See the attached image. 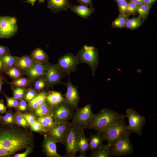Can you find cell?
I'll list each match as a JSON object with an SVG mask.
<instances>
[{
	"label": "cell",
	"instance_id": "6da1fadb",
	"mask_svg": "<svg viewBox=\"0 0 157 157\" xmlns=\"http://www.w3.org/2000/svg\"><path fill=\"white\" fill-rule=\"evenodd\" d=\"M32 134L19 127L0 124V157L11 156L33 144Z\"/></svg>",
	"mask_w": 157,
	"mask_h": 157
},
{
	"label": "cell",
	"instance_id": "7a4b0ae2",
	"mask_svg": "<svg viewBox=\"0 0 157 157\" xmlns=\"http://www.w3.org/2000/svg\"><path fill=\"white\" fill-rule=\"evenodd\" d=\"M124 116L109 108H104L97 114H93L87 128L101 132L108 126L125 118Z\"/></svg>",
	"mask_w": 157,
	"mask_h": 157
},
{
	"label": "cell",
	"instance_id": "3957f363",
	"mask_svg": "<svg viewBox=\"0 0 157 157\" xmlns=\"http://www.w3.org/2000/svg\"><path fill=\"white\" fill-rule=\"evenodd\" d=\"M124 118H122L110 125L101 132L105 140L111 147L129 131L128 129Z\"/></svg>",
	"mask_w": 157,
	"mask_h": 157
},
{
	"label": "cell",
	"instance_id": "277c9868",
	"mask_svg": "<svg viewBox=\"0 0 157 157\" xmlns=\"http://www.w3.org/2000/svg\"><path fill=\"white\" fill-rule=\"evenodd\" d=\"M76 56L78 64L84 63L90 66L92 75L94 76L99 63L97 49L93 46L85 45L78 51Z\"/></svg>",
	"mask_w": 157,
	"mask_h": 157
},
{
	"label": "cell",
	"instance_id": "5b68a950",
	"mask_svg": "<svg viewBox=\"0 0 157 157\" xmlns=\"http://www.w3.org/2000/svg\"><path fill=\"white\" fill-rule=\"evenodd\" d=\"M84 133V129L72 124L69 129L65 145L66 147L65 157H75L78 151V144L79 139Z\"/></svg>",
	"mask_w": 157,
	"mask_h": 157
},
{
	"label": "cell",
	"instance_id": "8992f818",
	"mask_svg": "<svg viewBox=\"0 0 157 157\" xmlns=\"http://www.w3.org/2000/svg\"><path fill=\"white\" fill-rule=\"evenodd\" d=\"M125 118H128L129 124L127 126L129 130L141 136L143 127L146 123V118L132 108L126 109Z\"/></svg>",
	"mask_w": 157,
	"mask_h": 157
},
{
	"label": "cell",
	"instance_id": "52a82bcc",
	"mask_svg": "<svg viewBox=\"0 0 157 157\" xmlns=\"http://www.w3.org/2000/svg\"><path fill=\"white\" fill-rule=\"evenodd\" d=\"M131 133L129 131L122 138L111 147L110 157H121L134 152V146L129 139Z\"/></svg>",
	"mask_w": 157,
	"mask_h": 157
},
{
	"label": "cell",
	"instance_id": "ba28073f",
	"mask_svg": "<svg viewBox=\"0 0 157 157\" xmlns=\"http://www.w3.org/2000/svg\"><path fill=\"white\" fill-rule=\"evenodd\" d=\"M90 104L80 108H78L74 112L71 123L83 129L87 128L88 125L93 114Z\"/></svg>",
	"mask_w": 157,
	"mask_h": 157
},
{
	"label": "cell",
	"instance_id": "9c48e42d",
	"mask_svg": "<svg viewBox=\"0 0 157 157\" xmlns=\"http://www.w3.org/2000/svg\"><path fill=\"white\" fill-rule=\"evenodd\" d=\"M72 123L68 121L55 123L54 126L49 130L47 135L56 142L65 145L68 132Z\"/></svg>",
	"mask_w": 157,
	"mask_h": 157
},
{
	"label": "cell",
	"instance_id": "30bf717a",
	"mask_svg": "<svg viewBox=\"0 0 157 157\" xmlns=\"http://www.w3.org/2000/svg\"><path fill=\"white\" fill-rule=\"evenodd\" d=\"M18 29L15 18L8 16L0 17V38L11 37L17 33Z\"/></svg>",
	"mask_w": 157,
	"mask_h": 157
},
{
	"label": "cell",
	"instance_id": "8fae6325",
	"mask_svg": "<svg viewBox=\"0 0 157 157\" xmlns=\"http://www.w3.org/2000/svg\"><path fill=\"white\" fill-rule=\"evenodd\" d=\"M44 79L46 84L48 86H53L60 82L65 74L57 64H46Z\"/></svg>",
	"mask_w": 157,
	"mask_h": 157
},
{
	"label": "cell",
	"instance_id": "7c38bea8",
	"mask_svg": "<svg viewBox=\"0 0 157 157\" xmlns=\"http://www.w3.org/2000/svg\"><path fill=\"white\" fill-rule=\"evenodd\" d=\"M74 110L65 101L55 106L53 108V113L55 123L68 121L72 119Z\"/></svg>",
	"mask_w": 157,
	"mask_h": 157
},
{
	"label": "cell",
	"instance_id": "4fadbf2b",
	"mask_svg": "<svg viewBox=\"0 0 157 157\" xmlns=\"http://www.w3.org/2000/svg\"><path fill=\"white\" fill-rule=\"evenodd\" d=\"M78 64L76 56L71 53H68L59 58L57 64L65 74H69L76 71Z\"/></svg>",
	"mask_w": 157,
	"mask_h": 157
},
{
	"label": "cell",
	"instance_id": "5bb4252c",
	"mask_svg": "<svg viewBox=\"0 0 157 157\" xmlns=\"http://www.w3.org/2000/svg\"><path fill=\"white\" fill-rule=\"evenodd\" d=\"M67 90L64 94L65 102L74 110H76L80 100V96L76 87L71 82L69 78L68 81L64 84Z\"/></svg>",
	"mask_w": 157,
	"mask_h": 157
},
{
	"label": "cell",
	"instance_id": "9a60e30c",
	"mask_svg": "<svg viewBox=\"0 0 157 157\" xmlns=\"http://www.w3.org/2000/svg\"><path fill=\"white\" fill-rule=\"evenodd\" d=\"M46 64L35 61L32 65L24 71L31 81H32L44 75Z\"/></svg>",
	"mask_w": 157,
	"mask_h": 157
},
{
	"label": "cell",
	"instance_id": "2e32d148",
	"mask_svg": "<svg viewBox=\"0 0 157 157\" xmlns=\"http://www.w3.org/2000/svg\"><path fill=\"white\" fill-rule=\"evenodd\" d=\"M56 142L47 135H44V139L42 144L44 151L47 156L49 157H62L57 152Z\"/></svg>",
	"mask_w": 157,
	"mask_h": 157
},
{
	"label": "cell",
	"instance_id": "e0dca14e",
	"mask_svg": "<svg viewBox=\"0 0 157 157\" xmlns=\"http://www.w3.org/2000/svg\"><path fill=\"white\" fill-rule=\"evenodd\" d=\"M90 149L94 151L101 147L105 140L104 136L101 132H97L95 134H90L88 138Z\"/></svg>",
	"mask_w": 157,
	"mask_h": 157
},
{
	"label": "cell",
	"instance_id": "ac0fdd59",
	"mask_svg": "<svg viewBox=\"0 0 157 157\" xmlns=\"http://www.w3.org/2000/svg\"><path fill=\"white\" fill-rule=\"evenodd\" d=\"M71 5L68 0H48V8L54 13L66 11Z\"/></svg>",
	"mask_w": 157,
	"mask_h": 157
},
{
	"label": "cell",
	"instance_id": "d6986e66",
	"mask_svg": "<svg viewBox=\"0 0 157 157\" xmlns=\"http://www.w3.org/2000/svg\"><path fill=\"white\" fill-rule=\"evenodd\" d=\"M69 8L71 11L76 14L80 17L86 19L94 12V9L91 6L80 4L79 5H71Z\"/></svg>",
	"mask_w": 157,
	"mask_h": 157
},
{
	"label": "cell",
	"instance_id": "ffe728a7",
	"mask_svg": "<svg viewBox=\"0 0 157 157\" xmlns=\"http://www.w3.org/2000/svg\"><path fill=\"white\" fill-rule=\"evenodd\" d=\"M35 61L30 56H24L21 57H16L14 66L19 70L24 72L28 69Z\"/></svg>",
	"mask_w": 157,
	"mask_h": 157
},
{
	"label": "cell",
	"instance_id": "44dd1931",
	"mask_svg": "<svg viewBox=\"0 0 157 157\" xmlns=\"http://www.w3.org/2000/svg\"><path fill=\"white\" fill-rule=\"evenodd\" d=\"M46 100L48 104L53 108L65 101V99L60 93L55 91L50 92L47 94Z\"/></svg>",
	"mask_w": 157,
	"mask_h": 157
},
{
	"label": "cell",
	"instance_id": "7402d4cb",
	"mask_svg": "<svg viewBox=\"0 0 157 157\" xmlns=\"http://www.w3.org/2000/svg\"><path fill=\"white\" fill-rule=\"evenodd\" d=\"M31 57L35 61L44 64L48 60V55L42 49L38 48L31 53Z\"/></svg>",
	"mask_w": 157,
	"mask_h": 157
},
{
	"label": "cell",
	"instance_id": "603a6c76",
	"mask_svg": "<svg viewBox=\"0 0 157 157\" xmlns=\"http://www.w3.org/2000/svg\"><path fill=\"white\" fill-rule=\"evenodd\" d=\"M78 151L80 152V157H86V152L90 149L88 138L85 136L84 133L80 137L78 144Z\"/></svg>",
	"mask_w": 157,
	"mask_h": 157
},
{
	"label": "cell",
	"instance_id": "cb8c5ba5",
	"mask_svg": "<svg viewBox=\"0 0 157 157\" xmlns=\"http://www.w3.org/2000/svg\"><path fill=\"white\" fill-rule=\"evenodd\" d=\"M111 146L108 144L103 145L100 148L94 151L91 152L90 157H109L110 156Z\"/></svg>",
	"mask_w": 157,
	"mask_h": 157
},
{
	"label": "cell",
	"instance_id": "d4e9b609",
	"mask_svg": "<svg viewBox=\"0 0 157 157\" xmlns=\"http://www.w3.org/2000/svg\"><path fill=\"white\" fill-rule=\"evenodd\" d=\"M35 114L39 117H43L48 115H52L53 109L46 102L35 110Z\"/></svg>",
	"mask_w": 157,
	"mask_h": 157
},
{
	"label": "cell",
	"instance_id": "484cf974",
	"mask_svg": "<svg viewBox=\"0 0 157 157\" xmlns=\"http://www.w3.org/2000/svg\"><path fill=\"white\" fill-rule=\"evenodd\" d=\"M16 57L12 56L10 53L0 57L5 68V70L14 66Z\"/></svg>",
	"mask_w": 157,
	"mask_h": 157
},
{
	"label": "cell",
	"instance_id": "4316f807",
	"mask_svg": "<svg viewBox=\"0 0 157 157\" xmlns=\"http://www.w3.org/2000/svg\"><path fill=\"white\" fill-rule=\"evenodd\" d=\"M142 24L141 19L138 17H133L127 20L125 26L127 28L134 29L140 27Z\"/></svg>",
	"mask_w": 157,
	"mask_h": 157
},
{
	"label": "cell",
	"instance_id": "83f0119b",
	"mask_svg": "<svg viewBox=\"0 0 157 157\" xmlns=\"http://www.w3.org/2000/svg\"><path fill=\"white\" fill-rule=\"evenodd\" d=\"M128 19V15L126 13L120 15L113 21V26L114 27L122 28L125 26Z\"/></svg>",
	"mask_w": 157,
	"mask_h": 157
},
{
	"label": "cell",
	"instance_id": "f1b7e54d",
	"mask_svg": "<svg viewBox=\"0 0 157 157\" xmlns=\"http://www.w3.org/2000/svg\"><path fill=\"white\" fill-rule=\"evenodd\" d=\"M150 8V6L143 4L137 6V11L139 14L138 17L145 19L147 17Z\"/></svg>",
	"mask_w": 157,
	"mask_h": 157
},
{
	"label": "cell",
	"instance_id": "f546056e",
	"mask_svg": "<svg viewBox=\"0 0 157 157\" xmlns=\"http://www.w3.org/2000/svg\"><path fill=\"white\" fill-rule=\"evenodd\" d=\"M5 74L12 78L17 79L21 77L22 73L16 67H11L5 71Z\"/></svg>",
	"mask_w": 157,
	"mask_h": 157
},
{
	"label": "cell",
	"instance_id": "4dcf8cb0",
	"mask_svg": "<svg viewBox=\"0 0 157 157\" xmlns=\"http://www.w3.org/2000/svg\"><path fill=\"white\" fill-rule=\"evenodd\" d=\"M14 121V117L10 111L6 112L3 117L1 124L5 126H11Z\"/></svg>",
	"mask_w": 157,
	"mask_h": 157
},
{
	"label": "cell",
	"instance_id": "1f68e13d",
	"mask_svg": "<svg viewBox=\"0 0 157 157\" xmlns=\"http://www.w3.org/2000/svg\"><path fill=\"white\" fill-rule=\"evenodd\" d=\"M28 84V79L24 77L16 79L11 83L12 86L16 87H24L27 86Z\"/></svg>",
	"mask_w": 157,
	"mask_h": 157
},
{
	"label": "cell",
	"instance_id": "d6a6232c",
	"mask_svg": "<svg viewBox=\"0 0 157 157\" xmlns=\"http://www.w3.org/2000/svg\"><path fill=\"white\" fill-rule=\"evenodd\" d=\"M14 121L18 125L23 127H26L28 124L22 114L17 113L14 116Z\"/></svg>",
	"mask_w": 157,
	"mask_h": 157
},
{
	"label": "cell",
	"instance_id": "836d02e7",
	"mask_svg": "<svg viewBox=\"0 0 157 157\" xmlns=\"http://www.w3.org/2000/svg\"><path fill=\"white\" fill-rule=\"evenodd\" d=\"M30 126L31 129L34 131L47 133L49 131L44 128L38 121L35 120L33 123Z\"/></svg>",
	"mask_w": 157,
	"mask_h": 157
},
{
	"label": "cell",
	"instance_id": "e575fe53",
	"mask_svg": "<svg viewBox=\"0 0 157 157\" xmlns=\"http://www.w3.org/2000/svg\"><path fill=\"white\" fill-rule=\"evenodd\" d=\"M25 90L22 87H17L13 90L14 97L18 100H22L25 94Z\"/></svg>",
	"mask_w": 157,
	"mask_h": 157
},
{
	"label": "cell",
	"instance_id": "d590c367",
	"mask_svg": "<svg viewBox=\"0 0 157 157\" xmlns=\"http://www.w3.org/2000/svg\"><path fill=\"white\" fill-rule=\"evenodd\" d=\"M7 101V106L9 108H16L17 107L19 104L18 99L13 97H9L3 93Z\"/></svg>",
	"mask_w": 157,
	"mask_h": 157
},
{
	"label": "cell",
	"instance_id": "8d00e7d4",
	"mask_svg": "<svg viewBox=\"0 0 157 157\" xmlns=\"http://www.w3.org/2000/svg\"><path fill=\"white\" fill-rule=\"evenodd\" d=\"M138 6L134 3L131 2H129L127 7L126 13L128 15H133L137 12Z\"/></svg>",
	"mask_w": 157,
	"mask_h": 157
},
{
	"label": "cell",
	"instance_id": "74e56055",
	"mask_svg": "<svg viewBox=\"0 0 157 157\" xmlns=\"http://www.w3.org/2000/svg\"><path fill=\"white\" fill-rule=\"evenodd\" d=\"M47 94L43 91L36 96V97L39 104V107L42 105L46 102Z\"/></svg>",
	"mask_w": 157,
	"mask_h": 157
},
{
	"label": "cell",
	"instance_id": "f35d334b",
	"mask_svg": "<svg viewBox=\"0 0 157 157\" xmlns=\"http://www.w3.org/2000/svg\"><path fill=\"white\" fill-rule=\"evenodd\" d=\"M36 92L35 90L32 88H30L25 94L24 99L26 101H29L36 95Z\"/></svg>",
	"mask_w": 157,
	"mask_h": 157
},
{
	"label": "cell",
	"instance_id": "ab89813d",
	"mask_svg": "<svg viewBox=\"0 0 157 157\" xmlns=\"http://www.w3.org/2000/svg\"><path fill=\"white\" fill-rule=\"evenodd\" d=\"M46 85L44 79H40L37 80L35 83V88L37 90L43 89Z\"/></svg>",
	"mask_w": 157,
	"mask_h": 157
},
{
	"label": "cell",
	"instance_id": "60d3db41",
	"mask_svg": "<svg viewBox=\"0 0 157 157\" xmlns=\"http://www.w3.org/2000/svg\"><path fill=\"white\" fill-rule=\"evenodd\" d=\"M129 2L126 0L119 3H118L120 14L122 15L126 13L127 7Z\"/></svg>",
	"mask_w": 157,
	"mask_h": 157
},
{
	"label": "cell",
	"instance_id": "b9f144b4",
	"mask_svg": "<svg viewBox=\"0 0 157 157\" xmlns=\"http://www.w3.org/2000/svg\"><path fill=\"white\" fill-rule=\"evenodd\" d=\"M28 124L30 125L35 120V117L33 115L28 113L22 114Z\"/></svg>",
	"mask_w": 157,
	"mask_h": 157
},
{
	"label": "cell",
	"instance_id": "7bdbcfd3",
	"mask_svg": "<svg viewBox=\"0 0 157 157\" xmlns=\"http://www.w3.org/2000/svg\"><path fill=\"white\" fill-rule=\"evenodd\" d=\"M43 117L51 129L54 126L55 123L53 120L52 115H48Z\"/></svg>",
	"mask_w": 157,
	"mask_h": 157
},
{
	"label": "cell",
	"instance_id": "ee69618b",
	"mask_svg": "<svg viewBox=\"0 0 157 157\" xmlns=\"http://www.w3.org/2000/svg\"><path fill=\"white\" fill-rule=\"evenodd\" d=\"M32 151L31 146H29L26 147V151L23 153H18L15 154L14 157H26Z\"/></svg>",
	"mask_w": 157,
	"mask_h": 157
},
{
	"label": "cell",
	"instance_id": "f6af8a7d",
	"mask_svg": "<svg viewBox=\"0 0 157 157\" xmlns=\"http://www.w3.org/2000/svg\"><path fill=\"white\" fill-rule=\"evenodd\" d=\"M29 106L32 110H36L39 107V104L36 99V96L29 101Z\"/></svg>",
	"mask_w": 157,
	"mask_h": 157
},
{
	"label": "cell",
	"instance_id": "bcb514c9",
	"mask_svg": "<svg viewBox=\"0 0 157 157\" xmlns=\"http://www.w3.org/2000/svg\"><path fill=\"white\" fill-rule=\"evenodd\" d=\"M38 121L44 128L48 130L51 129L43 117H39L38 118Z\"/></svg>",
	"mask_w": 157,
	"mask_h": 157
},
{
	"label": "cell",
	"instance_id": "7dc6e473",
	"mask_svg": "<svg viewBox=\"0 0 157 157\" xmlns=\"http://www.w3.org/2000/svg\"><path fill=\"white\" fill-rule=\"evenodd\" d=\"M17 107L20 110L25 111L27 109V104L26 101L22 99L21 100Z\"/></svg>",
	"mask_w": 157,
	"mask_h": 157
},
{
	"label": "cell",
	"instance_id": "c3c4849f",
	"mask_svg": "<svg viewBox=\"0 0 157 157\" xmlns=\"http://www.w3.org/2000/svg\"><path fill=\"white\" fill-rule=\"evenodd\" d=\"M8 53H10L8 47L0 45V57Z\"/></svg>",
	"mask_w": 157,
	"mask_h": 157
},
{
	"label": "cell",
	"instance_id": "681fc988",
	"mask_svg": "<svg viewBox=\"0 0 157 157\" xmlns=\"http://www.w3.org/2000/svg\"><path fill=\"white\" fill-rule=\"evenodd\" d=\"M6 108L3 99L0 100V114H3L6 112Z\"/></svg>",
	"mask_w": 157,
	"mask_h": 157
},
{
	"label": "cell",
	"instance_id": "f907efd6",
	"mask_svg": "<svg viewBox=\"0 0 157 157\" xmlns=\"http://www.w3.org/2000/svg\"><path fill=\"white\" fill-rule=\"evenodd\" d=\"M78 3L88 6H91L92 4V0H77Z\"/></svg>",
	"mask_w": 157,
	"mask_h": 157
},
{
	"label": "cell",
	"instance_id": "816d5d0a",
	"mask_svg": "<svg viewBox=\"0 0 157 157\" xmlns=\"http://www.w3.org/2000/svg\"><path fill=\"white\" fill-rule=\"evenodd\" d=\"M5 78L2 74L0 73V93L1 91L2 87Z\"/></svg>",
	"mask_w": 157,
	"mask_h": 157
},
{
	"label": "cell",
	"instance_id": "f5cc1de1",
	"mask_svg": "<svg viewBox=\"0 0 157 157\" xmlns=\"http://www.w3.org/2000/svg\"><path fill=\"white\" fill-rule=\"evenodd\" d=\"M130 1L138 6L143 4V0H130Z\"/></svg>",
	"mask_w": 157,
	"mask_h": 157
},
{
	"label": "cell",
	"instance_id": "db71d44e",
	"mask_svg": "<svg viewBox=\"0 0 157 157\" xmlns=\"http://www.w3.org/2000/svg\"><path fill=\"white\" fill-rule=\"evenodd\" d=\"M156 0H143V4L151 6Z\"/></svg>",
	"mask_w": 157,
	"mask_h": 157
},
{
	"label": "cell",
	"instance_id": "11a10c76",
	"mask_svg": "<svg viewBox=\"0 0 157 157\" xmlns=\"http://www.w3.org/2000/svg\"><path fill=\"white\" fill-rule=\"evenodd\" d=\"M5 70V68L3 63L0 58V72Z\"/></svg>",
	"mask_w": 157,
	"mask_h": 157
},
{
	"label": "cell",
	"instance_id": "9f6ffc18",
	"mask_svg": "<svg viewBox=\"0 0 157 157\" xmlns=\"http://www.w3.org/2000/svg\"><path fill=\"white\" fill-rule=\"evenodd\" d=\"M36 0H27L25 2L30 3L32 6H34Z\"/></svg>",
	"mask_w": 157,
	"mask_h": 157
},
{
	"label": "cell",
	"instance_id": "6f0895ef",
	"mask_svg": "<svg viewBox=\"0 0 157 157\" xmlns=\"http://www.w3.org/2000/svg\"><path fill=\"white\" fill-rule=\"evenodd\" d=\"M126 0H116V2L118 3H122Z\"/></svg>",
	"mask_w": 157,
	"mask_h": 157
},
{
	"label": "cell",
	"instance_id": "680465c9",
	"mask_svg": "<svg viewBox=\"0 0 157 157\" xmlns=\"http://www.w3.org/2000/svg\"><path fill=\"white\" fill-rule=\"evenodd\" d=\"M3 116L0 115V124H1Z\"/></svg>",
	"mask_w": 157,
	"mask_h": 157
},
{
	"label": "cell",
	"instance_id": "91938a15",
	"mask_svg": "<svg viewBox=\"0 0 157 157\" xmlns=\"http://www.w3.org/2000/svg\"><path fill=\"white\" fill-rule=\"evenodd\" d=\"M39 0V2L40 3H43L44 2V1L45 0Z\"/></svg>",
	"mask_w": 157,
	"mask_h": 157
}]
</instances>
